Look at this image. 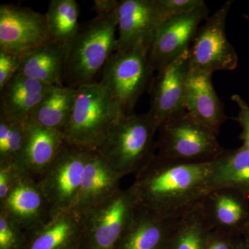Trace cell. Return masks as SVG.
Masks as SVG:
<instances>
[{
    "mask_svg": "<svg viewBox=\"0 0 249 249\" xmlns=\"http://www.w3.org/2000/svg\"><path fill=\"white\" fill-rule=\"evenodd\" d=\"M157 131L147 113L122 116L94 152L121 176L137 174L156 155Z\"/></svg>",
    "mask_w": 249,
    "mask_h": 249,
    "instance_id": "cell-3",
    "label": "cell"
},
{
    "mask_svg": "<svg viewBox=\"0 0 249 249\" xmlns=\"http://www.w3.org/2000/svg\"><path fill=\"white\" fill-rule=\"evenodd\" d=\"M211 191L229 188L249 196V151L225 150L211 161Z\"/></svg>",
    "mask_w": 249,
    "mask_h": 249,
    "instance_id": "cell-23",
    "label": "cell"
},
{
    "mask_svg": "<svg viewBox=\"0 0 249 249\" xmlns=\"http://www.w3.org/2000/svg\"><path fill=\"white\" fill-rule=\"evenodd\" d=\"M89 152L65 142L56 158L37 180L53 214L73 209Z\"/></svg>",
    "mask_w": 249,
    "mask_h": 249,
    "instance_id": "cell-8",
    "label": "cell"
},
{
    "mask_svg": "<svg viewBox=\"0 0 249 249\" xmlns=\"http://www.w3.org/2000/svg\"><path fill=\"white\" fill-rule=\"evenodd\" d=\"M231 99L237 105L240 109L235 120L240 124L242 128V133L240 137L243 142L242 147L249 151V106L240 95H232Z\"/></svg>",
    "mask_w": 249,
    "mask_h": 249,
    "instance_id": "cell-31",
    "label": "cell"
},
{
    "mask_svg": "<svg viewBox=\"0 0 249 249\" xmlns=\"http://www.w3.org/2000/svg\"><path fill=\"white\" fill-rule=\"evenodd\" d=\"M147 54L148 50L143 48L115 52L103 67L98 83L107 90L124 115L132 114L139 98L150 89L155 71Z\"/></svg>",
    "mask_w": 249,
    "mask_h": 249,
    "instance_id": "cell-6",
    "label": "cell"
},
{
    "mask_svg": "<svg viewBox=\"0 0 249 249\" xmlns=\"http://www.w3.org/2000/svg\"><path fill=\"white\" fill-rule=\"evenodd\" d=\"M53 87L18 73L0 90V118L27 124Z\"/></svg>",
    "mask_w": 249,
    "mask_h": 249,
    "instance_id": "cell-18",
    "label": "cell"
},
{
    "mask_svg": "<svg viewBox=\"0 0 249 249\" xmlns=\"http://www.w3.org/2000/svg\"><path fill=\"white\" fill-rule=\"evenodd\" d=\"M206 5L191 12L173 16L165 21L156 33L147 58L154 71L173 61L189 50L196 31L209 17Z\"/></svg>",
    "mask_w": 249,
    "mask_h": 249,
    "instance_id": "cell-13",
    "label": "cell"
},
{
    "mask_svg": "<svg viewBox=\"0 0 249 249\" xmlns=\"http://www.w3.org/2000/svg\"><path fill=\"white\" fill-rule=\"evenodd\" d=\"M65 142L62 131L47 128L29 121L24 145L15 164L21 173L37 181L56 158Z\"/></svg>",
    "mask_w": 249,
    "mask_h": 249,
    "instance_id": "cell-16",
    "label": "cell"
},
{
    "mask_svg": "<svg viewBox=\"0 0 249 249\" xmlns=\"http://www.w3.org/2000/svg\"><path fill=\"white\" fill-rule=\"evenodd\" d=\"M76 89L54 86L47 93L31 116L30 121L63 132L71 116Z\"/></svg>",
    "mask_w": 249,
    "mask_h": 249,
    "instance_id": "cell-24",
    "label": "cell"
},
{
    "mask_svg": "<svg viewBox=\"0 0 249 249\" xmlns=\"http://www.w3.org/2000/svg\"><path fill=\"white\" fill-rule=\"evenodd\" d=\"M124 114L107 90L98 83L76 89L74 104L63 131L67 143L93 151Z\"/></svg>",
    "mask_w": 249,
    "mask_h": 249,
    "instance_id": "cell-4",
    "label": "cell"
},
{
    "mask_svg": "<svg viewBox=\"0 0 249 249\" xmlns=\"http://www.w3.org/2000/svg\"><path fill=\"white\" fill-rule=\"evenodd\" d=\"M244 235H245L246 238H247V243L249 245V227L247 229Z\"/></svg>",
    "mask_w": 249,
    "mask_h": 249,
    "instance_id": "cell-35",
    "label": "cell"
},
{
    "mask_svg": "<svg viewBox=\"0 0 249 249\" xmlns=\"http://www.w3.org/2000/svg\"><path fill=\"white\" fill-rule=\"evenodd\" d=\"M137 204L129 188L118 190L83 214V249H114L133 219Z\"/></svg>",
    "mask_w": 249,
    "mask_h": 249,
    "instance_id": "cell-7",
    "label": "cell"
},
{
    "mask_svg": "<svg viewBox=\"0 0 249 249\" xmlns=\"http://www.w3.org/2000/svg\"><path fill=\"white\" fill-rule=\"evenodd\" d=\"M0 212L31 231L53 215L52 207L35 178L22 173L12 189L0 202Z\"/></svg>",
    "mask_w": 249,
    "mask_h": 249,
    "instance_id": "cell-14",
    "label": "cell"
},
{
    "mask_svg": "<svg viewBox=\"0 0 249 249\" xmlns=\"http://www.w3.org/2000/svg\"><path fill=\"white\" fill-rule=\"evenodd\" d=\"M200 207L213 231L235 236L245 233L249 227V200L240 192L229 188L212 190Z\"/></svg>",
    "mask_w": 249,
    "mask_h": 249,
    "instance_id": "cell-15",
    "label": "cell"
},
{
    "mask_svg": "<svg viewBox=\"0 0 249 249\" xmlns=\"http://www.w3.org/2000/svg\"><path fill=\"white\" fill-rule=\"evenodd\" d=\"M20 173L15 163L0 165V202L9 194Z\"/></svg>",
    "mask_w": 249,
    "mask_h": 249,
    "instance_id": "cell-32",
    "label": "cell"
},
{
    "mask_svg": "<svg viewBox=\"0 0 249 249\" xmlns=\"http://www.w3.org/2000/svg\"><path fill=\"white\" fill-rule=\"evenodd\" d=\"M178 219H164L137 207L114 249H167Z\"/></svg>",
    "mask_w": 249,
    "mask_h": 249,
    "instance_id": "cell-21",
    "label": "cell"
},
{
    "mask_svg": "<svg viewBox=\"0 0 249 249\" xmlns=\"http://www.w3.org/2000/svg\"><path fill=\"white\" fill-rule=\"evenodd\" d=\"M160 1L170 18L188 14L206 4L203 0H160Z\"/></svg>",
    "mask_w": 249,
    "mask_h": 249,
    "instance_id": "cell-30",
    "label": "cell"
},
{
    "mask_svg": "<svg viewBox=\"0 0 249 249\" xmlns=\"http://www.w3.org/2000/svg\"><path fill=\"white\" fill-rule=\"evenodd\" d=\"M67 45L50 41L21 54L18 73L51 86H64Z\"/></svg>",
    "mask_w": 249,
    "mask_h": 249,
    "instance_id": "cell-22",
    "label": "cell"
},
{
    "mask_svg": "<svg viewBox=\"0 0 249 249\" xmlns=\"http://www.w3.org/2000/svg\"><path fill=\"white\" fill-rule=\"evenodd\" d=\"M160 0H121L117 7L116 52L143 48L149 51L156 33L170 18Z\"/></svg>",
    "mask_w": 249,
    "mask_h": 249,
    "instance_id": "cell-10",
    "label": "cell"
},
{
    "mask_svg": "<svg viewBox=\"0 0 249 249\" xmlns=\"http://www.w3.org/2000/svg\"><path fill=\"white\" fill-rule=\"evenodd\" d=\"M156 142L157 155L189 163L209 162L222 154L217 135L186 111L172 116L160 125Z\"/></svg>",
    "mask_w": 249,
    "mask_h": 249,
    "instance_id": "cell-5",
    "label": "cell"
},
{
    "mask_svg": "<svg viewBox=\"0 0 249 249\" xmlns=\"http://www.w3.org/2000/svg\"><path fill=\"white\" fill-rule=\"evenodd\" d=\"M93 9L96 15L108 14L115 11L118 7L119 1L116 0H95Z\"/></svg>",
    "mask_w": 249,
    "mask_h": 249,
    "instance_id": "cell-34",
    "label": "cell"
},
{
    "mask_svg": "<svg viewBox=\"0 0 249 249\" xmlns=\"http://www.w3.org/2000/svg\"><path fill=\"white\" fill-rule=\"evenodd\" d=\"M117 30V9L96 15L86 25L80 27L67 45L64 76L67 87L77 89L95 83L96 74L116 51Z\"/></svg>",
    "mask_w": 249,
    "mask_h": 249,
    "instance_id": "cell-2",
    "label": "cell"
},
{
    "mask_svg": "<svg viewBox=\"0 0 249 249\" xmlns=\"http://www.w3.org/2000/svg\"><path fill=\"white\" fill-rule=\"evenodd\" d=\"M212 75L191 69L187 81L185 107L192 117L218 136L227 116L214 89Z\"/></svg>",
    "mask_w": 249,
    "mask_h": 249,
    "instance_id": "cell-17",
    "label": "cell"
},
{
    "mask_svg": "<svg viewBox=\"0 0 249 249\" xmlns=\"http://www.w3.org/2000/svg\"><path fill=\"white\" fill-rule=\"evenodd\" d=\"M50 41L45 15L30 8L0 5V50L21 55Z\"/></svg>",
    "mask_w": 249,
    "mask_h": 249,
    "instance_id": "cell-12",
    "label": "cell"
},
{
    "mask_svg": "<svg viewBox=\"0 0 249 249\" xmlns=\"http://www.w3.org/2000/svg\"><path fill=\"white\" fill-rule=\"evenodd\" d=\"M237 249H249V245L246 246V247H242V246H240V247H237Z\"/></svg>",
    "mask_w": 249,
    "mask_h": 249,
    "instance_id": "cell-36",
    "label": "cell"
},
{
    "mask_svg": "<svg viewBox=\"0 0 249 249\" xmlns=\"http://www.w3.org/2000/svg\"><path fill=\"white\" fill-rule=\"evenodd\" d=\"M27 124L0 118V165L16 163L24 145Z\"/></svg>",
    "mask_w": 249,
    "mask_h": 249,
    "instance_id": "cell-27",
    "label": "cell"
},
{
    "mask_svg": "<svg viewBox=\"0 0 249 249\" xmlns=\"http://www.w3.org/2000/svg\"><path fill=\"white\" fill-rule=\"evenodd\" d=\"M123 177L96 152L90 151L73 211L83 215L118 190Z\"/></svg>",
    "mask_w": 249,
    "mask_h": 249,
    "instance_id": "cell-20",
    "label": "cell"
},
{
    "mask_svg": "<svg viewBox=\"0 0 249 249\" xmlns=\"http://www.w3.org/2000/svg\"><path fill=\"white\" fill-rule=\"evenodd\" d=\"M247 197H248V199H249V196H247Z\"/></svg>",
    "mask_w": 249,
    "mask_h": 249,
    "instance_id": "cell-37",
    "label": "cell"
},
{
    "mask_svg": "<svg viewBox=\"0 0 249 249\" xmlns=\"http://www.w3.org/2000/svg\"><path fill=\"white\" fill-rule=\"evenodd\" d=\"M211 161H178L156 154L129 188L137 207L164 219L189 213L211 191Z\"/></svg>",
    "mask_w": 249,
    "mask_h": 249,
    "instance_id": "cell-1",
    "label": "cell"
},
{
    "mask_svg": "<svg viewBox=\"0 0 249 249\" xmlns=\"http://www.w3.org/2000/svg\"><path fill=\"white\" fill-rule=\"evenodd\" d=\"M83 233V216L73 210L53 214L49 220L27 232L23 249H74Z\"/></svg>",
    "mask_w": 249,
    "mask_h": 249,
    "instance_id": "cell-19",
    "label": "cell"
},
{
    "mask_svg": "<svg viewBox=\"0 0 249 249\" xmlns=\"http://www.w3.org/2000/svg\"><path fill=\"white\" fill-rule=\"evenodd\" d=\"M45 17L53 42L68 45L79 30V6L76 0H52Z\"/></svg>",
    "mask_w": 249,
    "mask_h": 249,
    "instance_id": "cell-25",
    "label": "cell"
},
{
    "mask_svg": "<svg viewBox=\"0 0 249 249\" xmlns=\"http://www.w3.org/2000/svg\"><path fill=\"white\" fill-rule=\"evenodd\" d=\"M212 231L200 206L178 219L167 249H205Z\"/></svg>",
    "mask_w": 249,
    "mask_h": 249,
    "instance_id": "cell-26",
    "label": "cell"
},
{
    "mask_svg": "<svg viewBox=\"0 0 249 249\" xmlns=\"http://www.w3.org/2000/svg\"><path fill=\"white\" fill-rule=\"evenodd\" d=\"M26 241L27 232L0 212V249H23Z\"/></svg>",
    "mask_w": 249,
    "mask_h": 249,
    "instance_id": "cell-28",
    "label": "cell"
},
{
    "mask_svg": "<svg viewBox=\"0 0 249 249\" xmlns=\"http://www.w3.org/2000/svg\"><path fill=\"white\" fill-rule=\"evenodd\" d=\"M233 236L217 231H211L205 249H237L232 242Z\"/></svg>",
    "mask_w": 249,
    "mask_h": 249,
    "instance_id": "cell-33",
    "label": "cell"
},
{
    "mask_svg": "<svg viewBox=\"0 0 249 249\" xmlns=\"http://www.w3.org/2000/svg\"><path fill=\"white\" fill-rule=\"evenodd\" d=\"M191 70L189 50L162 67L150 85V107L147 112L159 129L172 116L186 111L187 81Z\"/></svg>",
    "mask_w": 249,
    "mask_h": 249,
    "instance_id": "cell-11",
    "label": "cell"
},
{
    "mask_svg": "<svg viewBox=\"0 0 249 249\" xmlns=\"http://www.w3.org/2000/svg\"><path fill=\"white\" fill-rule=\"evenodd\" d=\"M20 67V55L0 50V90L18 73Z\"/></svg>",
    "mask_w": 249,
    "mask_h": 249,
    "instance_id": "cell-29",
    "label": "cell"
},
{
    "mask_svg": "<svg viewBox=\"0 0 249 249\" xmlns=\"http://www.w3.org/2000/svg\"><path fill=\"white\" fill-rule=\"evenodd\" d=\"M232 2L224 3L196 31L189 49L192 70L213 74L237 68L238 57L226 34V22Z\"/></svg>",
    "mask_w": 249,
    "mask_h": 249,
    "instance_id": "cell-9",
    "label": "cell"
}]
</instances>
